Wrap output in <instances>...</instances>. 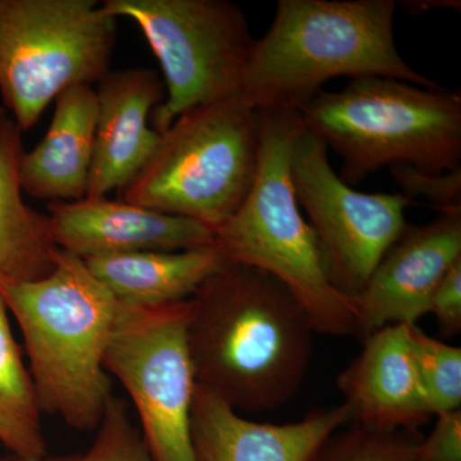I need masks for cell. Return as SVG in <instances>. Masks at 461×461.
<instances>
[{
  "instance_id": "cell-1",
  "label": "cell",
  "mask_w": 461,
  "mask_h": 461,
  "mask_svg": "<svg viewBox=\"0 0 461 461\" xmlns=\"http://www.w3.org/2000/svg\"><path fill=\"white\" fill-rule=\"evenodd\" d=\"M314 330L286 287L227 262L189 299L187 346L196 384L236 411H275L302 387Z\"/></svg>"
},
{
  "instance_id": "cell-2",
  "label": "cell",
  "mask_w": 461,
  "mask_h": 461,
  "mask_svg": "<svg viewBox=\"0 0 461 461\" xmlns=\"http://www.w3.org/2000/svg\"><path fill=\"white\" fill-rule=\"evenodd\" d=\"M395 0H280L254 41L239 95L256 111L299 109L332 78L391 77L427 89L396 48Z\"/></svg>"
},
{
  "instance_id": "cell-3",
  "label": "cell",
  "mask_w": 461,
  "mask_h": 461,
  "mask_svg": "<svg viewBox=\"0 0 461 461\" xmlns=\"http://www.w3.org/2000/svg\"><path fill=\"white\" fill-rule=\"evenodd\" d=\"M16 320L42 412L71 429H98L112 393L104 357L118 302L80 258L59 250L50 275L0 284Z\"/></svg>"
},
{
  "instance_id": "cell-4",
  "label": "cell",
  "mask_w": 461,
  "mask_h": 461,
  "mask_svg": "<svg viewBox=\"0 0 461 461\" xmlns=\"http://www.w3.org/2000/svg\"><path fill=\"white\" fill-rule=\"evenodd\" d=\"M256 181L238 211L214 230L229 262L272 276L299 303L315 333L359 335L354 297L333 286L317 236L303 217L290 176L296 109H263Z\"/></svg>"
},
{
  "instance_id": "cell-5",
  "label": "cell",
  "mask_w": 461,
  "mask_h": 461,
  "mask_svg": "<svg viewBox=\"0 0 461 461\" xmlns=\"http://www.w3.org/2000/svg\"><path fill=\"white\" fill-rule=\"evenodd\" d=\"M300 122L342 159L339 177L359 185L384 167L459 168L461 96L391 77L353 78L296 109Z\"/></svg>"
},
{
  "instance_id": "cell-6",
  "label": "cell",
  "mask_w": 461,
  "mask_h": 461,
  "mask_svg": "<svg viewBox=\"0 0 461 461\" xmlns=\"http://www.w3.org/2000/svg\"><path fill=\"white\" fill-rule=\"evenodd\" d=\"M260 157L259 112L241 96L199 105L160 133L122 200L220 229L247 199Z\"/></svg>"
},
{
  "instance_id": "cell-7",
  "label": "cell",
  "mask_w": 461,
  "mask_h": 461,
  "mask_svg": "<svg viewBox=\"0 0 461 461\" xmlns=\"http://www.w3.org/2000/svg\"><path fill=\"white\" fill-rule=\"evenodd\" d=\"M117 18L94 0H0V95L29 131L63 91L111 72Z\"/></svg>"
},
{
  "instance_id": "cell-8",
  "label": "cell",
  "mask_w": 461,
  "mask_h": 461,
  "mask_svg": "<svg viewBox=\"0 0 461 461\" xmlns=\"http://www.w3.org/2000/svg\"><path fill=\"white\" fill-rule=\"evenodd\" d=\"M109 16L136 23L165 75L166 99L153 129L199 105L238 95L254 39L244 11L229 0H105Z\"/></svg>"
},
{
  "instance_id": "cell-9",
  "label": "cell",
  "mask_w": 461,
  "mask_h": 461,
  "mask_svg": "<svg viewBox=\"0 0 461 461\" xmlns=\"http://www.w3.org/2000/svg\"><path fill=\"white\" fill-rule=\"evenodd\" d=\"M189 300L159 308L118 303L104 364L122 384L154 461H196L191 408L196 379L187 346Z\"/></svg>"
},
{
  "instance_id": "cell-10",
  "label": "cell",
  "mask_w": 461,
  "mask_h": 461,
  "mask_svg": "<svg viewBox=\"0 0 461 461\" xmlns=\"http://www.w3.org/2000/svg\"><path fill=\"white\" fill-rule=\"evenodd\" d=\"M290 176L333 286L355 297L408 226L402 193L355 190L333 171L329 149L302 122L291 141Z\"/></svg>"
},
{
  "instance_id": "cell-11",
  "label": "cell",
  "mask_w": 461,
  "mask_h": 461,
  "mask_svg": "<svg viewBox=\"0 0 461 461\" xmlns=\"http://www.w3.org/2000/svg\"><path fill=\"white\" fill-rule=\"evenodd\" d=\"M461 259V214L408 224L354 297L359 335L391 324L414 326L429 313L430 296L445 273Z\"/></svg>"
},
{
  "instance_id": "cell-12",
  "label": "cell",
  "mask_w": 461,
  "mask_h": 461,
  "mask_svg": "<svg viewBox=\"0 0 461 461\" xmlns=\"http://www.w3.org/2000/svg\"><path fill=\"white\" fill-rule=\"evenodd\" d=\"M51 235L59 250L80 259L135 253L178 251L215 244L205 224L159 213L124 200L84 198L48 203Z\"/></svg>"
},
{
  "instance_id": "cell-13",
  "label": "cell",
  "mask_w": 461,
  "mask_h": 461,
  "mask_svg": "<svg viewBox=\"0 0 461 461\" xmlns=\"http://www.w3.org/2000/svg\"><path fill=\"white\" fill-rule=\"evenodd\" d=\"M98 118L85 198H105L123 190L149 162L160 133L149 127V114L166 99V87L144 67L109 72L98 84Z\"/></svg>"
},
{
  "instance_id": "cell-14",
  "label": "cell",
  "mask_w": 461,
  "mask_h": 461,
  "mask_svg": "<svg viewBox=\"0 0 461 461\" xmlns=\"http://www.w3.org/2000/svg\"><path fill=\"white\" fill-rule=\"evenodd\" d=\"M405 324L364 338L360 354L339 375L338 387L354 424L415 432L433 417L421 388Z\"/></svg>"
},
{
  "instance_id": "cell-15",
  "label": "cell",
  "mask_w": 461,
  "mask_h": 461,
  "mask_svg": "<svg viewBox=\"0 0 461 461\" xmlns=\"http://www.w3.org/2000/svg\"><path fill=\"white\" fill-rule=\"evenodd\" d=\"M351 423L341 403L296 423H258L196 384L191 439L196 461H309L336 430Z\"/></svg>"
},
{
  "instance_id": "cell-16",
  "label": "cell",
  "mask_w": 461,
  "mask_h": 461,
  "mask_svg": "<svg viewBox=\"0 0 461 461\" xmlns=\"http://www.w3.org/2000/svg\"><path fill=\"white\" fill-rule=\"evenodd\" d=\"M98 98L94 86L78 85L63 91L47 135L18 162L21 190L45 202H75L89 187Z\"/></svg>"
},
{
  "instance_id": "cell-17",
  "label": "cell",
  "mask_w": 461,
  "mask_h": 461,
  "mask_svg": "<svg viewBox=\"0 0 461 461\" xmlns=\"http://www.w3.org/2000/svg\"><path fill=\"white\" fill-rule=\"evenodd\" d=\"M118 303L159 308L187 302L229 260L217 245L178 251H135L84 260Z\"/></svg>"
},
{
  "instance_id": "cell-18",
  "label": "cell",
  "mask_w": 461,
  "mask_h": 461,
  "mask_svg": "<svg viewBox=\"0 0 461 461\" xmlns=\"http://www.w3.org/2000/svg\"><path fill=\"white\" fill-rule=\"evenodd\" d=\"M23 151V131L0 109V284L41 280L54 268L59 253L48 215L23 198L18 178Z\"/></svg>"
},
{
  "instance_id": "cell-19",
  "label": "cell",
  "mask_w": 461,
  "mask_h": 461,
  "mask_svg": "<svg viewBox=\"0 0 461 461\" xmlns=\"http://www.w3.org/2000/svg\"><path fill=\"white\" fill-rule=\"evenodd\" d=\"M0 295V444L20 457L42 459L47 442L41 409Z\"/></svg>"
},
{
  "instance_id": "cell-20",
  "label": "cell",
  "mask_w": 461,
  "mask_h": 461,
  "mask_svg": "<svg viewBox=\"0 0 461 461\" xmlns=\"http://www.w3.org/2000/svg\"><path fill=\"white\" fill-rule=\"evenodd\" d=\"M421 388L432 415L461 411V348L409 327Z\"/></svg>"
},
{
  "instance_id": "cell-21",
  "label": "cell",
  "mask_w": 461,
  "mask_h": 461,
  "mask_svg": "<svg viewBox=\"0 0 461 461\" xmlns=\"http://www.w3.org/2000/svg\"><path fill=\"white\" fill-rule=\"evenodd\" d=\"M415 432L381 430L354 424L336 430L309 461H418Z\"/></svg>"
},
{
  "instance_id": "cell-22",
  "label": "cell",
  "mask_w": 461,
  "mask_h": 461,
  "mask_svg": "<svg viewBox=\"0 0 461 461\" xmlns=\"http://www.w3.org/2000/svg\"><path fill=\"white\" fill-rule=\"evenodd\" d=\"M93 445L85 453L44 457V461H154L140 429L133 426L126 403L114 395L98 426Z\"/></svg>"
},
{
  "instance_id": "cell-23",
  "label": "cell",
  "mask_w": 461,
  "mask_h": 461,
  "mask_svg": "<svg viewBox=\"0 0 461 461\" xmlns=\"http://www.w3.org/2000/svg\"><path fill=\"white\" fill-rule=\"evenodd\" d=\"M393 180L408 199L421 198L439 214H461V167L447 172H430L409 165L390 167Z\"/></svg>"
},
{
  "instance_id": "cell-24",
  "label": "cell",
  "mask_w": 461,
  "mask_h": 461,
  "mask_svg": "<svg viewBox=\"0 0 461 461\" xmlns=\"http://www.w3.org/2000/svg\"><path fill=\"white\" fill-rule=\"evenodd\" d=\"M436 318L444 338L461 332V259L445 273L430 296L429 313Z\"/></svg>"
},
{
  "instance_id": "cell-25",
  "label": "cell",
  "mask_w": 461,
  "mask_h": 461,
  "mask_svg": "<svg viewBox=\"0 0 461 461\" xmlns=\"http://www.w3.org/2000/svg\"><path fill=\"white\" fill-rule=\"evenodd\" d=\"M418 461H461V411L437 415L435 427L418 445Z\"/></svg>"
},
{
  "instance_id": "cell-26",
  "label": "cell",
  "mask_w": 461,
  "mask_h": 461,
  "mask_svg": "<svg viewBox=\"0 0 461 461\" xmlns=\"http://www.w3.org/2000/svg\"><path fill=\"white\" fill-rule=\"evenodd\" d=\"M2 461H44V457H42V459H33V457H20L12 455V456L8 457V459H5Z\"/></svg>"
}]
</instances>
